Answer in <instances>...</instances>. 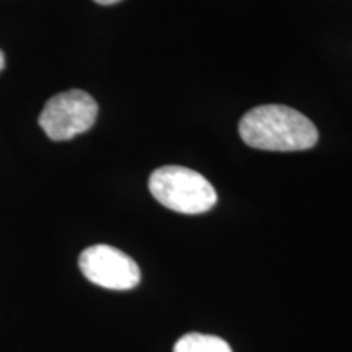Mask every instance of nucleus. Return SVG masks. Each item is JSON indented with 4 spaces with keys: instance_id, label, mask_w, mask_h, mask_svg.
Returning <instances> with one entry per match:
<instances>
[{
    "instance_id": "nucleus-6",
    "label": "nucleus",
    "mask_w": 352,
    "mask_h": 352,
    "mask_svg": "<svg viewBox=\"0 0 352 352\" xmlns=\"http://www.w3.org/2000/svg\"><path fill=\"white\" fill-rule=\"evenodd\" d=\"M95 2L100 3V6H113V3L121 2V0H95Z\"/></svg>"
},
{
    "instance_id": "nucleus-3",
    "label": "nucleus",
    "mask_w": 352,
    "mask_h": 352,
    "mask_svg": "<svg viewBox=\"0 0 352 352\" xmlns=\"http://www.w3.org/2000/svg\"><path fill=\"white\" fill-rule=\"evenodd\" d=\"M98 104L87 91L69 90L52 96L39 114V126L51 140H70L95 124Z\"/></svg>"
},
{
    "instance_id": "nucleus-7",
    "label": "nucleus",
    "mask_w": 352,
    "mask_h": 352,
    "mask_svg": "<svg viewBox=\"0 0 352 352\" xmlns=\"http://www.w3.org/2000/svg\"><path fill=\"white\" fill-rule=\"evenodd\" d=\"M3 67H6V56H3V52L0 51V72H2Z\"/></svg>"
},
{
    "instance_id": "nucleus-1",
    "label": "nucleus",
    "mask_w": 352,
    "mask_h": 352,
    "mask_svg": "<svg viewBox=\"0 0 352 352\" xmlns=\"http://www.w3.org/2000/svg\"><path fill=\"white\" fill-rule=\"evenodd\" d=\"M239 131L250 147L267 152L308 151L318 142L314 122L297 109L283 104H264L241 118Z\"/></svg>"
},
{
    "instance_id": "nucleus-5",
    "label": "nucleus",
    "mask_w": 352,
    "mask_h": 352,
    "mask_svg": "<svg viewBox=\"0 0 352 352\" xmlns=\"http://www.w3.org/2000/svg\"><path fill=\"white\" fill-rule=\"evenodd\" d=\"M173 352H232V347L219 336L189 333L179 338Z\"/></svg>"
},
{
    "instance_id": "nucleus-2",
    "label": "nucleus",
    "mask_w": 352,
    "mask_h": 352,
    "mask_svg": "<svg viewBox=\"0 0 352 352\" xmlns=\"http://www.w3.org/2000/svg\"><path fill=\"white\" fill-rule=\"evenodd\" d=\"M148 189L162 206L179 214H204L217 202V192L204 176L178 165L153 171L148 178Z\"/></svg>"
},
{
    "instance_id": "nucleus-4",
    "label": "nucleus",
    "mask_w": 352,
    "mask_h": 352,
    "mask_svg": "<svg viewBox=\"0 0 352 352\" xmlns=\"http://www.w3.org/2000/svg\"><path fill=\"white\" fill-rule=\"evenodd\" d=\"M78 267L91 284L109 290H131L140 283L138 263L109 245H94L83 250Z\"/></svg>"
}]
</instances>
